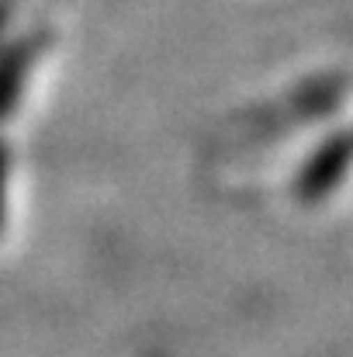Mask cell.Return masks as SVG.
Returning <instances> with one entry per match:
<instances>
[{
  "label": "cell",
  "instance_id": "obj_3",
  "mask_svg": "<svg viewBox=\"0 0 353 357\" xmlns=\"http://www.w3.org/2000/svg\"><path fill=\"white\" fill-rule=\"evenodd\" d=\"M3 184H7V146L0 142V226H3Z\"/></svg>",
  "mask_w": 353,
  "mask_h": 357
},
{
  "label": "cell",
  "instance_id": "obj_4",
  "mask_svg": "<svg viewBox=\"0 0 353 357\" xmlns=\"http://www.w3.org/2000/svg\"><path fill=\"white\" fill-rule=\"evenodd\" d=\"M10 14H14V0H0V31L7 28V21H10Z\"/></svg>",
  "mask_w": 353,
  "mask_h": 357
},
{
  "label": "cell",
  "instance_id": "obj_1",
  "mask_svg": "<svg viewBox=\"0 0 353 357\" xmlns=\"http://www.w3.org/2000/svg\"><path fill=\"white\" fill-rule=\"evenodd\" d=\"M353 167V132H336L329 135L298 170L295 177V195L305 205H315L322 198L333 195V188L347 177V170Z\"/></svg>",
  "mask_w": 353,
  "mask_h": 357
},
{
  "label": "cell",
  "instance_id": "obj_2",
  "mask_svg": "<svg viewBox=\"0 0 353 357\" xmlns=\"http://www.w3.org/2000/svg\"><path fill=\"white\" fill-rule=\"evenodd\" d=\"M49 35L45 31H31L17 42H10L3 52H0V121L7 115H14L21 94H24V80L35 66V59L42 56Z\"/></svg>",
  "mask_w": 353,
  "mask_h": 357
}]
</instances>
